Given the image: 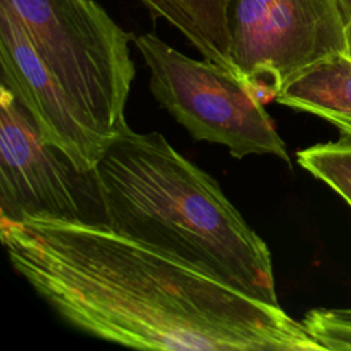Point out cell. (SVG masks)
<instances>
[{"mask_svg": "<svg viewBox=\"0 0 351 351\" xmlns=\"http://www.w3.org/2000/svg\"><path fill=\"white\" fill-rule=\"evenodd\" d=\"M19 276L70 325L133 348L324 351L302 321L104 222L1 223Z\"/></svg>", "mask_w": 351, "mask_h": 351, "instance_id": "6da1fadb", "label": "cell"}, {"mask_svg": "<svg viewBox=\"0 0 351 351\" xmlns=\"http://www.w3.org/2000/svg\"><path fill=\"white\" fill-rule=\"evenodd\" d=\"M92 176L101 222L278 304L267 244L219 184L160 133L126 123Z\"/></svg>", "mask_w": 351, "mask_h": 351, "instance_id": "7a4b0ae2", "label": "cell"}, {"mask_svg": "<svg viewBox=\"0 0 351 351\" xmlns=\"http://www.w3.org/2000/svg\"><path fill=\"white\" fill-rule=\"evenodd\" d=\"M75 106L108 140L128 123L126 101L136 75L130 41L95 0H0Z\"/></svg>", "mask_w": 351, "mask_h": 351, "instance_id": "3957f363", "label": "cell"}, {"mask_svg": "<svg viewBox=\"0 0 351 351\" xmlns=\"http://www.w3.org/2000/svg\"><path fill=\"white\" fill-rule=\"evenodd\" d=\"M133 43L149 70L155 100L195 140L221 144L237 159L274 155L289 163L265 104L240 80L210 60L184 55L154 32Z\"/></svg>", "mask_w": 351, "mask_h": 351, "instance_id": "277c9868", "label": "cell"}, {"mask_svg": "<svg viewBox=\"0 0 351 351\" xmlns=\"http://www.w3.org/2000/svg\"><path fill=\"white\" fill-rule=\"evenodd\" d=\"M228 22L240 80L263 104L311 66L344 52L339 0H229Z\"/></svg>", "mask_w": 351, "mask_h": 351, "instance_id": "5b68a950", "label": "cell"}, {"mask_svg": "<svg viewBox=\"0 0 351 351\" xmlns=\"http://www.w3.org/2000/svg\"><path fill=\"white\" fill-rule=\"evenodd\" d=\"M32 218L101 222L90 171L47 144L32 117L0 85V225Z\"/></svg>", "mask_w": 351, "mask_h": 351, "instance_id": "8992f818", "label": "cell"}, {"mask_svg": "<svg viewBox=\"0 0 351 351\" xmlns=\"http://www.w3.org/2000/svg\"><path fill=\"white\" fill-rule=\"evenodd\" d=\"M0 85L32 117L41 138L82 171L96 167L108 141L37 55L16 16L0 4Z\"/></svg>", "mask_w": 351, "mask_h": 351, "instance_id": "52a82bcc", "label": "cell"}, {"mask_svg": "<svg viewBox=\"0 0 351 351\" xmlns=\"http://www.w3.org/2000/svg\"><path fill=\"white\" fill-rule=\"evenodd\" d=\"M276 101L314 114L351 136V59L332 55L291 80Z\"/></svg>", "mask_w": 351, "mask_h": 351, "instance_id": "ba28073f", "label": "cell"}, {"mask_svg": "<svg viewBox=\"0 0 351 351\" xmlns=\"http://www.w3.org/2000/svg\"><path fill=\"white\" fill-rule=\"evenodd\" d=\"M140 3L154 18L165 19L176 27L203 59L240 80L230 55L229 0H140Z\"/></svg>", "mask_w": 351, "mask_h": 351, "instance_id": "9c48e42d", "label": "cell"}, {"mask_svg": "<svg viewBox=\"0 0 351 351\" xmlns=\"http://www.w3.org/2000/svg\"><path fill=\"white\" fill-rule=\"evenodd\" d=\"M298 163L333 189L351 207V136L319 143L296 154Z\"/></svg>", "mask_w": 351, "mask_h": 351, "instance_id": "30bf717a", "label": "cell"}, {"mask_svg": "<svg viewBox=\"0 0 351 351\" xmlns=\"http://www.w3.org/2000/svg\"><path fill=\"white\" fill-rule=\"evenodd\" d=\"M302 324L324 350H351V307L311 308Z\"/></svg>", "mask_w": 351, "mask_h": 351, "instance_id": "8fae6325", "label": "cell"}, {"mask_svg": "<svg viewBox=\"0 0 351 351\" xmlns=\"http://www.w3.org/2000/svg\"><path fill=\"white\" fill-rule=\"evenodd\" d=\"M344 53L351 59V19H347L344 26Z\"/></svg>", "mask_w": 351, "mask_h": 351, "instance_id": "7c38bea8", "label": "cell"}, {"mask_svg": "<svg viewBox=\"0 0 351 351\" xmlns=\"http://www.w3.org/2000/svg\"><path fill=\"white\" fill-rule=\"evenodd\" d=\"M339 1H340L346 21L351 19V0H339Z\"/></svg>", "mask_w": 351, "mask_h": 351, "instance_id": "4fadbf2b", "label": "cell"}]
</instances>
